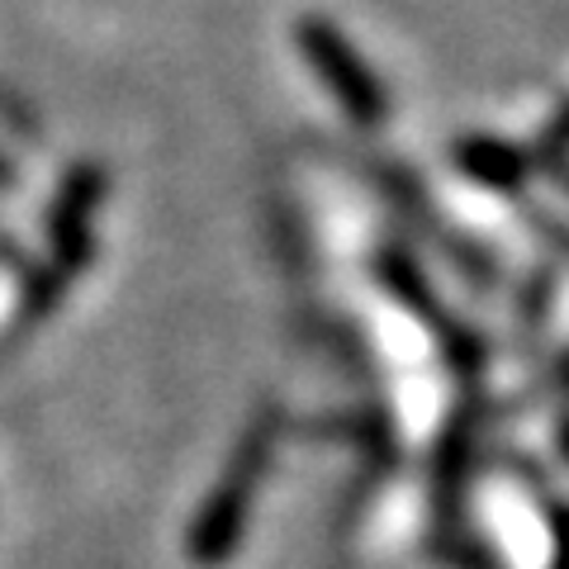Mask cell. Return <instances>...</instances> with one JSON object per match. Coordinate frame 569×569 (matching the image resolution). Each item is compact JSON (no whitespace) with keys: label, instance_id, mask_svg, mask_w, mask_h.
Here are the masks:
<instances>
[{"label":"cell","instance_id":"cell-1","mask_svg":"<svg viewBox=\"0 0 569 569\" xmlns=\"http://www.w3.org/2000/svg\"><path fill=\"white\" fill-rule=\"evenodd\" d=\"M295 39H299V52L313 62L318 81L328 86V96L342 104V110L361 123V129H376V123H385V114H389L385 86H380L376 71L366 67L361 52L351 48V39L342 29L328 24V20H299Z\"/></svg>","mask_w":569,"mask_h":569},{"label":"cell","instance_id":"cell-2","mask_svg":"<svg viewBox=\"0 0 569 569\" xmlns=\"http://www.w3.org/2000/svg\"><path fill=\"white\" fill-rule=\"evenodd\" d=\"M266 451H271V422H257L242 441L233 475H228L219 485V493L209 498L204 518H200V527H194V556L200 560H219V556L233 550L242 518H247V498H252V485H257V475L266 466Z\"/></svg>","mask_w":569,"mask_h":569},{"label":"cell","instance_id":"cell-3","mask_svg":"<svg viewBox=\"0 0 569 569\" xmlns=\"http://www.w3.org/2000/svg\"><path fill=\"white\" fill-rule=\"evenodd\" d=\"M100 200V171H71L62 186V200L52 209V242L62 252V280L81 271L86 252H91V209Z\"/></svg>","mask_w":569,"mask_h":569},{"label":"cell","instance_id":"cell-4","mask_svg":"<svg viewBox=\"0 0 569 569\" xmlns=\"http://www.w3.org/2000/svg\"><path fill=\"white\" fill-rule=\"evenodd\" d=\"M456 167L479 181L485 190H498V194H512L522 190V181L531 176V162L527 152L508 148V142H493V138H466L456 148Z\"/></svg>","mask_w":569,"mask_h":569},{"label":"cell","instance_id":"cell-5","mask_svg":"<svg viewBox=\"0 0 569 569\" xmlns=\"http://www.w3.org/2000/svg\"><path fill=\"white\" fill-rule=\"evenodd\" d=\"M565 157H569V104L546 123V133L537 138V148L527 152V162H531V171H556V167H565Z\"/></svg>","mask_w":569,"mask_h":569},{"label":"cell","instance_id":"cell-6","mask_svg":"<svg viewBox=\"0 0 569 569\" xmlns=\"http://www.w3.org/2000/svg\"><path fill=\"white\" fill-rule=\"evenodd\" d=\"M550 527H556V569H569V508H550Z\"/></svg>","mask_w":569,"mask_h":569}]
</instances>
